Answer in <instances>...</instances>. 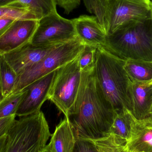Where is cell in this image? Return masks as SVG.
I'll return each instance as SVG.
<instances>
[{
  "label": "cell",
  "mask_w": 152,
  "mask_h": 152,
  "mask_svg": "<svg viewBox=\"0 0 152 152\" xmlns=\"http://www.w3.org/2000/svg\"><path fill=\"white\" fill-rule=\"evenodd\" d=\"M56 71L39 79L25 88L26 94L16 113L20 118L40 111L44 103L48 100V94Z\"/></svg>",
  "instance_id": "30bf717a"
},
{
  "label": "cell",
  "mask_w": 152,
  "mask_h": 152,
  "mask_svg": "<svg viewBox=\"0 0 152 152\" xmlns=\"http://www.w3.org/2000/svg\"><path fill=\"white\" fill-rule=\"evenodd\" d=\"M106 36L118 28L152 19V0H83Z\"/></svg>",
  "instance_id": "3957f363"
},
{
  "label": "cell",
  "mask_w": 152,
  "mask_h": 152,
  "mask_svg": "<svg viewBox=\"0 0 152 152\" xmlns=\"http://www.w3.org/2000/svg\"><path fill=\"white\" fill-rule=\"evenodd\" d=\"M129 111L128 109H125L122 111L116 113L113 123L109 132L126 142L130 137Z\"/></svg>",
  "instance_id": "44dd1931"
},
{
  "label": "cell",
  "mask_w": 152,
  "mask_h": 152,
  "mask_svg": "<svg viewBox=\"0 0 152 152\" xmlns=\"http://www.w3.org/2000/svg\"><path fill=\"white\" fill-rule=\"evenodd\" d=\"M17 19L11 18H0V37L5 33L12 23Z\"/></svg>",
  "instance_id": "4316f807"
},
{
  "label": "cell",
  "mask_w": 152,
  "mask_h": 152,
  "mask_svg": "<svg viewBox=\"0 0 152 152\" xmlns=\"http://www.w3.org/2000/svg\"><path fill=\"white\" fill-rule=\"evenodd\" d=\"M40 152H49V151H48V150H47V149H46L45 147V149H44L43 150H42V151H41Z\"/></svg>",
  "instance_id": "f546056e"
},
{
  "label": "cell",
  "mask_w": 152,
  "mask_h": 152,
  "mask_svg": "<svg viewBox=\"0 0 152 152\" xmlns=\"http://www.w3.org/2000/svg\"><path fill=\"white\" fill-rule=\"evenodd\" d=\"M125 61L104 47L96 48L95 75L102 91L116 113L125 109L132 110L129 92L131 80L124 69Z\"/></svg>",
  "instance_id": "7a4b0ae2"
},
{
  "label": "cell",
  "mask_w": 152,
  "mask_h": 152,
  "mask_svg": "<svg viewBox=\"0 0 152 152\" xmlns=\"http://www.w3.org/2000/svg\"><path fill=\"white\" fill-rule=\"evenodd\" d=\"M95 75L94 66L82 71L74 113L69 118L77 138L96 139L109 133L116 115Z\"/></svg>",
  "instance_id": "6da1fadb"
},
{
  "label": "cell",
  "mask_w": 152,
  "mask_h": 152,
  "mask_svg": "<svg viewBox=\"0 0 152 152\" xmlns=\"http://www.w3.org/2000/svg\"></svg>",
  "instance_id": "d6a6232c"
},
{
  "label": "cell",
  "mask_w": 152,
  "mask_h": 152,
  "mask_svg": "<svg viewBox=\"0 0 152 152\" xmlns=\"http://www.w3.org/2000/svg\"><path fill=\"white\" fill-rule=\"evenodd\" d=\"M73 20L77 36L85 45L104 47L106 34L96 17L82 15Z\"/></svg>",
  "instance_id": "4fadbf2b"
},
{
  "label": "cell",
  "mask_w": 152,
  "mask_h": 152,
  "mask_svg": "<svg viewBox=\"0 0 152 152\" xmlns=\"http://www.w3.org/2000/svg\"><path fill=\"white\" fill-rule=\"evenodd\" d=\"M150 113H151V116H152V104L151 107V111H150Z\"/></svg>",
  "instance_id": "4dcf8cb0"
},
{
  "label": "cell",
  "mask_w": 152,
  "mask_h": 152,
  "mask_svg": "<svg viewBox=\"0 0 152 152\" xmlns=\"http://www.w3.org/2000/svg\"><path fill=\"white\" fill-rule=\"evenodd\" d=\"M11 18L15 19H32L36 20L34 16L27 9L0 6V18Z\"/></svg>",
  "instance_id": "603a6c76"
},
{
  "label": "cell",
  "mask_w": 152,
  "mask_h": 152,
  "mask_svg": "<svg viewBox=\"0 0 152 152\" xmlns=\"http://www.w3.org/2000/svg\"><path fill=\"white\" fill-rule=\"evenodd\" d=\"M15 118L16 115H12L0 118V140L8 134Z\"/></svg>",
  "instance_id": "484cf974"
},
{
  "label": "cell",
  "mask_w": 152,
  "mask_h": 152,
  "mask_svg": "<svg viewBox=\"0 0 152 152\" xmlns=\"http://www.w3.org/2000/svg\"><path fill=\"white\" fill-rule=\"evenodd\" d=\"M72 152H99L95 145L89 140L77 138Z\"/></svg>",
  "instance_id": "cb8c5ba5"
},
{
  "label": "cell",
  "mask_w": 152,
  "mask_h": 152,
  "mask_svg": "<svg viewBox=\"0 0 152 152\" xmlns=\"http://www.w3.org/2000/svg\"><path fill=\"white\" fill-rule=\"evenodd\" d=\"M18 75L6 61L3 56L0 55V84L4 98L12 93L16 83Z\"/></svg>",
  "instance_id": "d6986e66"
},
{
  "label": "cell",
  "mask_w": 152,
  "mask_h": 152,
  "mask_svg": "<svg viewBox=\"0 0 152 152\" xmlns=\"http://www.w3.org/2000/svg\"><path fill=\"white\" fill-rule=\"evenodd\" d=\"M56 0H0V6L28 10L37 20L57 12Z\"/></svg>",
  "instance_id": "2e32d148"
},
{
  "label": "cell",
  "mask_w": 152,
  "mask_h": 152,
  "mask_svg": "<svg viewBox=\"0 0 152 152\" xmlns=\"http://www.w3.org/2000/svg\"><path fill=\"white\" fill-rule=\"evenodd\" d=\"M80 56L57 69L48 94V100L67 118L74 113L80 88L82 72L79 66Z\"/></svg>",
  "instance_id": "52a82bcc"
},
{
  "label": "cell",
  "mask_w": 152,
  "mask_h": 152,
  "mask_svg": "<svg viewBox=\"0 0 152 152\" xmlns=\"http://www.w3.org/2000/svg\"><path fill=\"white\" fill-rule=\"evenodd\" d=\"M81 0H56L57 5L64 10V13L69 15L80 5Z\"/></svg>",
  "instance_id": "d4e9b609"
},
{
  "label": "cell",
  "mask_w": 152,
  "mask_h": 152,
  "mask_svg": "<svg viewBox=\"0 0 152 152\" xmlns=\"http://www.w3.org/2000/svg\"><path fill=\"white\" fill-rule=\"evenodd\" d=\"M104 48L115 56L152 61V20L121 27L106 36Z\"/></svg>",
  "instance_id": "277c9868"
},
{
  "label": "cell",
  "mask_w": 152,
  "mask_h": 152,
  "mask_svg": "<svg viewBox=\"0 0 152 152\" xmlns=\"http://www.w3.org/2000/svg\"><path fill=\"white\" fill-rule=\"evenodd\" d=\"M8 134L0 140V152H6L8 146Z\"/></svg>",
  "instance_id": "83f0119b"
},
{
  "label": "cell",
  "mask_w": 152,
  "mask_h": 152,
  "mask_svg": "<svg viewBox=\"0 0 152 152\" xmlns=\"http://www.w3.org/2000/svg\"><path fill=\"white\" fill-rule=\"evenodd\" d=\"M131 113L137 119H142L151 116L152 104V80L132 81L130 83Z\"/></svg>",
  "instance_id": "5bb4252c"
},
{
  "label": "cell",
  "mask_w": 152,
  "mask_h": 152,
  "mask_svg": "<svg viewBox=\"0 0 152 152\" xmlns=\"http://www.w3.org/2000/svg\"><path fill=\"white\" fill-rule=\"evenodd\" d=\"M128 76L132 81L152 80V61L140 59L126 60L124 66Z\"/></svg>",
  "instance_id": "e0dca14e"
},
{
  "label": "cell",
  "mask_w": 152,
  "mask_h": 152,
  "mask_svg": "<svg viewBox=\"0 0 152 152\" xmlns=\"http://www.w3.org/2000/svg\"><path fill=\"white\" fill-rule=\"evenodd\" d=\"M87 140L95 145L99 152H129L126 141L111 133H107L102 138Z\"/></svg>",
  "instance_id": "ac0fdd59"
},
{
  "label": "cell",
  "mask_w": 152,
  "mask_h": 152,
  "mask_svg": "<svg viewBox=\"0 0 152 152\" xmlns=\"http://www.w3.org/2000/svg\"><path fill=\"white\" fill-rule=\"evenodd\" d=\"M52 135L42 112L14 120L8 133L6 152H40Z\"/></svg>",
  "instance_id": "5b68a950"
},
{
  "label": "cell",
  "mask_w": 152,
  "mask_h": 152,
  "mask_svg": "<svg viewBox=\"0 0 152 152\" xmlns=\"http://www.w3.org/2000/svg\"><path fill=\"white\" fill-rule=\"evenodd\" d=\"M26 94L25 88L11 93L0 102V118L16 115Z\"/></svg>",
  "instance_id": "ffe728a7"
},
{
  "label": "cell",
  "mask_w": 152,
  "mask_h": 152,
  "mask_svg": "<svg viewBox=\"0 0 152 152\" xmlns=\"http://www.w3.org/2000/svg\"><path fill=\"white\" fill-rule=\"evenodd\" d=\"M85 47V44L78 37L75 40L58 45L39 62L28 68L18 76L11 93L24 89L34 81L77 58Z\"/></svg>",
  "instance_id": "8992f818"
},
{
  "label": "cell",
  "mask_w": 152,
  "mask_h": 152,
  "mask_svg": "<svg viewBox=\"0 0 152 152\" xmlns=\"http://www.w3.org/2000/svg\"><path fill=\"white\" fill-rule=\"evenodd\" d=\"M77 37L73 20L65 18L57 12L38 20L30 43L35 46H48L65 43Z\"/></svg>",
  "instance_id": "ba28073f"
},
{
  "label": "cell",
  "mask_w": 152,
  "mask_h": 152,
  "mask_svg": "<svg viewBox=\"0 0 152 152\" xmlns=\"http://www.w3.org/2000/svg\"><path fill=\"white\" fill-rule=\"evenodd\" d=\"M3 98L1 88V84H0V102L3 99Z\"/></svg>",
  "instance_id": "f1b7e54d"
},
{
  "label": "cell",
  "mask_w": 152,
  "mask_h": 152,
  "mask_svg": "<svg viewBox=\"0 0 152 152\" xmlns=\"http://www.w3.org/2000/svg\"><path fill=\"white\" fill-rule=\"evenodd\" d=\"M32 19L15 20L0 37V55L10 52L30 42L38 26Z\"/></svg>",
  "instance_id": "9c48e42d"
},
{
  "label": "cell",
  "mask_w": 152,
  "mask_h": 152,
  "mask_svg": "<svg viewBox=\"0 0 152 152\" xmlns=\"http://www.w3.org/2000/svg\"><path fill=\"white\" fill-rule=\"evenodd\" d=\"M59 45L38 46L28 43L3 56L18 76L28 68L39 62Z\"/></svg>",
  "instance_id": "8fae6325"
},
{
  "label": "cell",
  "mask_w": 152,
  "mask_h": 152,
  "mask_svg": "<svg viewBox=\"0 0 152 152\" xmlns=\"http://www.w3.org/2000/svg\"><path fill=\"white\" fill-rule=\"evenodd\" d=\"M130 133L127 141L129 152H152V116L137 119L129 112Z\"/></svg>",
  "instance_id": "7c38bea8"
},
{
  "label": "cell",
  "mask_w": 152,
  "mask_h": 152,
  "mask_svg": "<svg viewBox=\"0 0 152 152\" xmlns=\"http://www.w3.org/2000/svg\"><path fill=\"white\" fill-rule=\"evenodd\" d=\"M77 138L69 119L65 117L56 126L45 148L49 152H72Z\"/></svg>",
  "instance_id": "9a60e30c"
},
{
  "label": "cell",
  "mask_w": 152,
  "mask_h": 152,
  "mask_svg": "<svg viewBox=\"0 0 152 152\" xmlns=\"http://www.w3.org/2000/svg\"></svg>",
  "instance_id": "1f68e13d"
},
{
  "label": "cell",
  "mask_w": 152,
  "mask_h": 152,
  "mask_svg": "<svg viewBox=\"0 0 152 152\" xmlns=\"http://www.w3.org/2000/svg\"><path fill=\"white\" fill-rule=\"evenodd\" d=\"M96 47L85 45L79 58V66L81 72L92 68L94 66Z\"/></svg>",
  "instance_id": "7402d4cb"
}]
</instances>
